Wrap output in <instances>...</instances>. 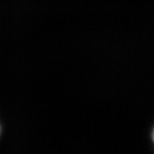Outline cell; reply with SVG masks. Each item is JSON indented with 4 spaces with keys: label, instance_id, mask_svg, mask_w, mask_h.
Instances as JSON below:
<instances>
[{
    "label": "cell",
    "instance_id": "6da1fadb",
    "mask_svg": "<svg viewBox=\"0 0 154 154\" xmlns=\"http://www.w3.org/2000/svg\"><path fill=\"white\" fill-rule=\"evenodd\" d=\"M152 139H153V142H154V129H153V132H152Z\"/></svg>",
    "mask_w": 154,
    "mask_h": 154
}]
</instances>
